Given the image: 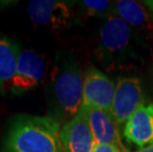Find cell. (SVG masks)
<instances>
[{
    "mask_svg": "<svg viewBox=\"0 0 153 152\" xmlns=\"http://www.w3.org/2000/svg\"><path fill=\"white\" fill-rule=\"evenodd\" d=\"M44 72V60L34 51L23 50L19 57L15 76L10 81L11 92L19 95L36 88L43 79Z\"/></svg>",
    "mask_w": 153,
    "mask_h": 152,
    "instance_id": "8",
    "label": "cell"
},
{
    "mask_svg": "<svg viewBox=\"0 0 153 152\" xmlns=\"http://www.w3.org/2000/svg\"><path fill=\"white\" fill-rule=\"evenodd\" d=\"M137 152H153V143L148 145V146H145L143 148H140Z\"/></svg>",
    "mask_w": 153,
    "mask_h": 152,
    "instance_id": "16",
    "label": "cell"
},
{
    "mask_svg": "<svg viewBox=\"0 0 153 152\" xmlns=\"http://www.w3.org/2000/svg\"><path fill=\"white\" fill-rule=\"evenodd\" d=\"M114 3V14L123 19L131 29L146 33L153 32L152 18L144 4L132 0H120Z\"/></svg>",
    "mask_w": 153,
    "mask_h": 152,
    "instance_id": "11",
    "label": "cell"
},
{
    "mask_svg": "<svg viewBox=\"0 0 153 152\" xmlns=\"http://www.w3.org/2000/svg\"><path fill=\"white\" fill-rule=\"evenodd\" d=\"M82 107L85 110L96 144L110 145L119 148L122 152H128L123 143L119 125L111 112L87 105Z\"/></svg>",
    "mask_w": 153,
    "mask_h": 152,
    "instance_id": "7",
    "label": "cell"
},
{
    "mask_svg": "<svg viewBox=\"0 0 153 152\" xmlns=\"http://www.w3.org/2000/svg\"><path fill=\"white\" fill-rule=\"evenodd\" d=\"M93 152H122L119 148L110 146V145H101L97 144Z\"/></svg>",
    "mask_w": 153,
    "mask_h": 152,
    "instance_id": "14",
    "label": "cell"
},
{
    "mask_svg": "<svg viewBox=\"0 0 153 152\" xmlns=\"http://www.w3.org/2000/svg\"><path fill=\"white\" fill-rule=\"evenodd\" d=\"M81 6L88 15L108 18L114 14L115 3L105 0H84L81 2Z\"/></svg>",
    "mask_w": 153,
    "mask_h": 152,
    "instance_id": "13",
    "label": "cell"
},
{
    "mask_svg": "<svg viewBox=\"0 0 153 152\" xmlns=\"http://www.w3.org/2000/svg\"><path fill=\"white\" fill-rule=\"evenodd\" d=\"M142 3L144 4L145 7L148 9V11L151 12L153 14V1H143Z\"/></svg>",
    "mask_w": 153,
    "mask_h": 152,
    "instance_id": "15",
    "label": "cell"
},
{
    "mask_svg": "<svg viewBox=\"0 0 153 152\" xmlns=\"http://www.w3.org/2000/svg\"><path fill=\"white\" fill-rule=\"evenodd\" d=\"M116 84L102 71L88 67L83 78V105L111 112Z\"/></svg>",
    "mask_w": 153,
    "mask_h": 152,
    "instance_id": "6",
    "label": "cell"
},
{
    "mask_svg": "<svg viewBox=\"0 0 153 152\" xmlns=\"http://www.w3.org/2000/svg\"><path fill=\"white\" fill-rule=\"evenodd\" d=\"M143 103L140 80L136 77H123L116 84L111 114L120 127L126 125Z\"/></svg>",
    "mask_w": 153,
    "mask_h": 152,
    "instance_id": "4",
    "label": "cell"
},
{
    "mask_svg": "<svg viewBox=\"0 0 153 152\" xmlns=\"http://www.w3.org/2000/svg\"><path fill=\"white\" fill-rule=\"evenodd\" d=\"M28 12L35 23L53 28L65 26L70 18L69 7L63 1L34 0L29 2Z\"/></svg>",
    "mask_w": 153,
    "mask_h": 152,
    "instance_id": "10",
    "label": "cell"
},
{
    "mask_svg": "<svg viewBox=\"0 0 153 152\" xmlns=\"http://www.w3.org/2000/svg\"><path fill=\"white\" fill-rule=\"evenodd\" d=\"M59 136L63 152H93L97 145L83 107L61 128Z\"/></svg>",
    "mask_w": 153,
    "mask_h": 152,
    "instance_id": "5",
    "label": "cell"
},
{
    "mask_svg": "<svg viewBox=\"0 0 153 152\" xmlns=\"http://www.w3.org/2000/svg\"><path fill=\"white\" fill-rule=\"evenodd\" d=\"M21 53L15 42L0 36V92L4 93L5 84L15 76Z\"/></svg>",
    "mask_w": 153,
    "mask_h": 152,
    "instance_id": "12",
    "label": "cell"
},
{
    "mask_svg": "<svg viewBox=\"0 0 153 152\" xmlns=\"http://www.w3.org/2000/svg\"><path fill=\"white\" fill-rule=\"evenodd\" d=\"M123 135L140 148L153 143V104L143 103L126 122Z\"/></svg>",
    "mask_w": 153,
    "mask_h": 152,
    "instance_id": "9",
    "label": "cell"
},
{
    "mask_svg": "<svg viewBox=\"0 0 153 152\" xmlns=\"http://www.w3.org/2000/svg\"><path fill=\"white\" fill-rule=\"evenodd\" d=\"M60 129L51 117L18 116L7 129L2 152H63Z\"/></svg>",
    "mask_w": 153,
    "mask_h": 152,
    "instance_id": "1",
    "label": "cell"
},
{
    "mask_svg": "<svg viewBox=\"0 0 153 152\" xmlns=\"http://www.w3.org/2000/svg\"><path fill=\"white\" fill-rule=\"evenodd\" d=\"M53 94L60 114L70 119L83 105V78L75 60L67 59L54 67Z\"/></svg>",
    "mask_w": 153,
    "mask_h": 152,
    "instance_id": "2",
    "label": "cell"
},
{
    "mask_svg": "<svg viewBox=\"0 0 153 152\" xmlns=\"http://www.w3.org/2000/svg\"><path fill=\"white\" fill-rule=\"evenodd\" d=\"M131 39L132 29L119 16L111 15L107 18L100 31V51L102 59H115L129 53L131 50Z\"/></svg>",
    "mask_w": 153,
    "mask_h": 152,
    "instance_id": "3",
    "label": "cell"
}]
</instances>
